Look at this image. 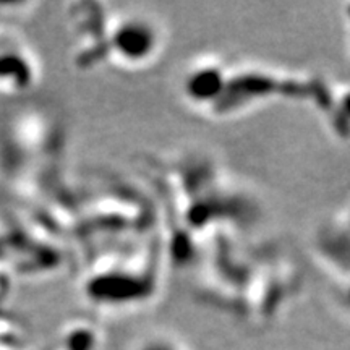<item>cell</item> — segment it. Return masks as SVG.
Here are the masks:
<instances>
[{"label":"cell","instance_id":"obj_3","mask_svg":"<svg viewBox=\"0 0 350 350\" xmlns=\"http://www.w3.org/2000/svg\"><path fill=\"white\" fill-rule=\"evenodd\" d=\"M135 350H185L180 345V342L169 338V336H148L146 339H143Z\"/></svg>","mask_w":350,"mask_h":350},{"label":"cell","instance_id":"obj_1","mask_svg":"<svg viewBox=\"0 0 350 350\" xmlns=\"http://www.w3.org/2000/svg\"><path fill=\"white\" fill-rule=\"evenodd\" d=\"M146 23L137 20H126L113 29L112 33V46L116 54H119L124 60H139L150 54L151 41L150 29Z\"/></svg>","mask_w":350,"mask_h":350},{"label":"cell","instance_id":"obj_2","mask_svg":"<svg viewBox=\"0 0 350 350\" xmlns=\"http://www.w3.org/2000/svg\"><path fill=\"white\" fill-rule=\"evenodd\" d=\"M64 350H94L96 349V338L91 331L75 329L70 331L67 338L62 340Z\"/></svg>","mask_w":350,"mask_h":350}]
</instances>
